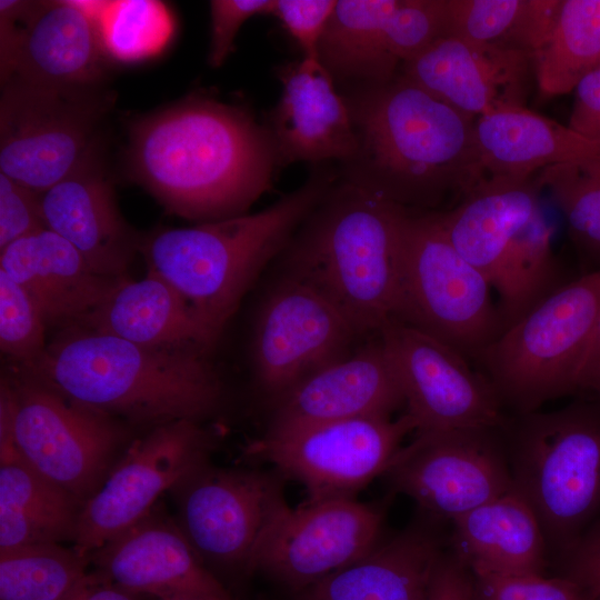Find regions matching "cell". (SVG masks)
<instances>
[{
    "mask_svg": "<svg viewBox=\"0 0 600 600\" xmlns=\"http://www.w3.org/2000/svg\"><path fill=\"white\" fill-rule=\"evenodd\" d=\"M416 431L412 418L368 417L269 427L247 456L270 463L307 491L306 502L353 498L386 474L404 438Z\"/></svg>",
    "mask_w": 600,
    "mask_h": 600,
    "instance_id": "8fae6325",
    "label": "cell"
},
{
    "mask_svg": "<svg viewBox=\"0 0 600 600\" xmlns=\"http://www.w3.org/2000/svg\"><path fill=\"white\" fill-rule=\"evenodd\" d=\"M46 320L29 293L0 269V347L12 366L31 372L41 362Z\"/></svg>",
    "mask_w": 600,
    "mask_h": 600,
    "instance_id": "74e56055",
    "label": "cell"
},
{
    "mask_svg": "<svg viewBox=\"0 0 600 600\" xmlns=\"http://www.w3.org/2000/svg\"><path fill=\"white\" fill-rule=\"evenodd\" d=\"M0 424L27 463L82 503L107 477L123 437L112 416L14 367L1 379Z\"/></svg>",
    "mask_w": 600,
    "mask_h": 600,
    "instance_id": "9c48e42d",
    "label": "cell"
},
{
    "mask_svg": "<svg viewBox=\"0 0 600 600\" xmlns=\"http://www.w3.org/2000/svg\"><path fill=\"white\" fill-rule=\"evenodd\" d=\"M398 0H337L319 59L344 87L392 80L399 64L388 49V22Z\"/></svg>",
    "mask_w": 600,
    "mask_h": 600,
    "instance_id": "4dcf8cb0",
    "label": "cell"
},
{
    "mask_svg": "<svg viewBox=\"0 0 600 600\" xmlns=\"http://www.w3.org/2000/svg\"><path fill=\"white\" fill-rule=\"evenodd\" d=\"M360 338L321 294L282 274L256 320L252 362L257 381L277 400L310 374L350 354Z\"/></svg>",
    "mask_w": 600,
    "mask_h": 600,
    "instance_id": "e0dca14e",
    "label": "cell"
},
{
    "mask_svg": "<svg viewBox=\"0 0 600 600\" xmlns=\"http://www.w3.org/2000/svg\"><path fill=\"white\" fill-rule=\"evenodd\" d=\"M402 207L340 178L282 253V274L330 302L361 338L398 321Z\"/></svg>",
    "mask_w": 600,
    "mask_h": 600,
    "instance_id": "3957f363",
    "label": "cell"
},
{
    "mask_svg": "<svg viewBox=\"0 0 600 600\" xmlns=\"http://www.w3.org/2000/svg\"><path fill=\"white\" fill-rule=\"evenodd\" d=\"M40 206L46 228L72 244L98 273L128 276L141 237L120 214L98 154L40 193Z\"/></svg>",
    "mask_w": 600,
    "mask_h": 600,
    "instance_id": "603a6c76",
    "label": "cell"
},
{
    "mask_svg": "<svg viewBox=\"0 0 600 600\" xmlns=\"http://www.w3.org/2000/svg\"><path fill=\"white\" fill-rule=\"evenodd\" d=\"M0 173L42 193L98 154L111 99L100 88L1 83Z\"/></svg>",
    "mask_w": 600,
    "mask_h": 600,
    "instance_id": "30bf717a",
    "label": "cell"
},
{
    "mask_svg": "<svg viewBox=\"0 0 600 600\" xmlns=\"http://www.w3.org/2000/svg\"><path fill=\"white\" fill-rule=\"evenodd\" d=\"M338 180L331 162L313 164L299 188L259 212L141 238L147 271L178 291L219 338L262 270Z\"/></svg>",
    "mask_w": 600,
    "mask_h": 600,
    "instance_id": "5b68a950",
    "label": "cell"
},
{
    "mask_svg": "<svg viewBox=\"0 0 600 600\" xmlns=\"http://www.w3.org/2000/svg\"><path fill=\"white\" fill-rule=\"evenodd\" d=\"M534 178L553 197L578 251L600 269V156L547 167Z\"/></svg>",
    "mask_w": 600,
    "mask_h": 600,
    "instance_id": "d590c367",
    "label": "cell"
},
{
    "mask_svg": "<svg viewBox=\"0 0 600 600\" xmlns=\"http://www.w3.org/2000/svg\"><path fill=\"white\" fill-rule=\"evenodd\" d=\"M443 553V542L432 526H411L296 594L298 600H428Z\"/></svg>",
    "mask_w": 600,
    "mask_h": 600,
    "instance_id": "484cf974",
    "label": "cell"
},
{
    "mask_svg": "<svg viewBox=\"0 0 600 600\" xmlns=\"http://www.w3.org/2000/svg\"><path fill=\"white\" fill-rule=\"evenodd\" d=\"M274 0H212L208 63L221 67L234 49L241 26L254 16L271 14Z\"/></svg>",
    "mask_w": 600,
    "mask_h": 600,
    "instance_id": "b9f144b4",
    "label": "cell"
},
{
    "mask_svg": "<svg viewBox=\"0 0 600 600\" xmlns=\"http://www.w3.org/2000/svg\"><path fill=\"white\" fill-rule=\"evenodd\" d=\"M530 53L456 37H441L398 74L471 118L506 107H526Z\"/></svg>",
    "mask_w": 600,
    "mask_h": 600,
    "instance_id": "ffe728a7",
    "label": "cell"
},
{
    "mask_svg": "<svg viewBox=\"0 0 600 600\" xmlns=\"http://www.w3.org/2000/svg\"><path fill=\"white\" fill-rule=\"evenodd\" d=\"M561 0H446L444 37L532 53L549 36Z\"/></svg>",
    "mask_w": 600,
    "mask_h": 600,
    "instance_id": "1f68e13d",
    "label": "cell"
},
{
    "mask_svg": "<svg viewBox=\"0 0 600 600\" xmlns=\"http://www.w3.org/2000/svg\"><path fill=\"white\" fill-rule=\"evenodd\" d=\"M336 4L337 0H274L271 16L298 43L303 58L319 59V44Z\"/></svg>",
    "mask_w": 600,
    "mask_h": 600,
    "instance_id": "60d3db41",
    "label": "cell"
},
{
    "mask_svg": "<svg viewBox=\"0 0 600 600\" xmlns=\"http://www.w3.org/2000/svg\"><path fill=\"white\" fill-rule=\"evenodd\" d=\"M503 430L512 489L557 556L600 518V402L512 414Z\"/></svg>",
    "mask_w": 600,
    "mask_h": 600,
    "instance_id": "8992f818",
    "label": "cell"
},
{
    "mask_svg": "<svg viewBox=\"0 0 600 600\" xmlns=\"http://www.w3.org/2000/svg\"><path fill=\"white\" fill-rule=\"evenodd\" d=\"M127 157L137 183L166 210L198 223L248 213L278 168L264 123L206 94L137 121Z\"/></svg>",
    "mask_w": 600,
    "mask_h": 600,
    "instance_id": "6da1fadb",
    "label": "cell"
},
{
    "mask_svg": "<svg viewBox=\"0 0 600 600\" xmlns=\"http://www.w3.org/2000/svg\"><path fill=\"white\" fill-rule=\"evenodd\" d=\"M576 396L600 402V319L578 373Z\"/></svg>",
    "mask_w": 600,
    "mask_h": 600,
    "instance_id": "7dc6e473",
    "label": "cell"
},
{
    "mask_svg": "<svg viewBox=\"0 0 600 600\" xmlns=\"http://www.w3.org/2000/svg\"><path fill=\"white\" fill-rule=\"evenodd\" d=\"M83 503L20 456L0 458V551L74 539Z\"/></svg>",
    "mask_w": 600,
    "mask_h": 600,
    "instance_id": "f546056e",
    "label": "cell"
},
{
    "mask_svg": "<svg viewBox=\"0 0 600 600\" xmlns=\"http://www.w3.org/2000/svg\"><path fill=\"white\" fill-rule=\"evenodd\" d=\"M484 176L532 178L547 167L600 156V140L526 107H506L474 122Z\"/></svg>",
    "mask_w": 600,
    "mask_h": 600,
    "instance_id": "83f0119b",
    "label": "cell"
},
{
    "mask_svg": "<svg viewBox=\"0 0 600 600\" xmlns=\"http://www.w3.org/2000/svg\"><path fill=\"white\" fill-rule=\"evenodd\" d=\"M214 440L200 421L154 427L134 440L83 503L73 549L90 557L152 510L159 497L208 466Z\"/></svg>",
    "mask_w": 600,
    "mask_h": 600,
    "instance_id": "7c38bea8",
    "label": "cell"
},
{
    "mask_svg": "<svg viewBox=\"0 0 600 600\" xmlns=\"http://www.w3.org/2000/svg\"><path fill=\"white\" fill-rule=\"evenodd\" d=\"M177 488L180 529L201 559L247 572L290 508L280 478L259 470L207 466Z\"/></svg>",
    "mask_w": 600,
    "mask_h": 600,
    "instance_id": "9a60e30c",
    "label": "cell"
},
{
    "mask_svg": "<svg viewBox=\"0 0 600 600\" xmlns=\"http://www.w3.org/2000/svg\"><path fill=\"white\" fill-rule=\"evenodd\" d=\"M452 523L451 552L469 570L543 573L548 554L543 532L513 489Z\"/></svg>",
    "mask_w": 600,
    "mask_h": 600,
    "instance_id": "f1b7e54d",
    "label": "cell"
},
{
    "mask_svg": "<svg viewBox=\"0 0 600 600\" xmlns=\"http://www.w3.org/2000/svg\"><path fill=\"white\" fill-rule=\"evenodd\" d=\"M378 334L400 378L416 434L506 426L509 416L491 382L459 351L399 321Z\"/></svg>",
    "mask_w": 600,
    "mask_h": 600,
    "instance_id": "2e32d148",
    "label": "cell"
},
{
    "mask_svg": "<svg viewBox=\"0 0 600 600\" xmlns=\"http://www.w3.org/2000/svg\"><path fill=\"white\" fill-rule=\"evenodd\" d=\"M531 57L542 96L573 91L600 66V0H561L549 36Z\"/></svg>",
    "mask_w": 600,
    "mask_h": 600,
    "instance_id": "836d02e7",
    "label": "cell"
},
{
    "mask_svg": "<svg viewBox=\"0 0 600 600\" xmlns=\"http://www.w3.org/2000/svg\"><path fill=\"white\" fill-rule=\"evenodd\" d=\"M382 511L354 498L289 508L261 547L262 571L298 593L368 554L378 543Z\"/></svg>",
    "mask_w": 600,
    "mask_h": 600,
    "instance_id": "ac0fdd59",
    "label": "cell"
},
{
    "mask_svg": "<svg viewBox=\"0 0 600 600\" xmlns=\"http://www.w3.org/2000/svg\"><path fill=\"white\" fill-rule=\"evenodd\" d=\"M402 406L400 378L381 338L374 334L277 399L270 426L392 417Z\"/></svg>",
    "mask_w": 600,
    "mask_h": 600,
    "instance_id": "7402d4cb",
    "label": "cell"
},
{
    "mask_svg": "<svg viewBox=\"0 0 600 600\" xmlns=\"http://www.w3.org/2000/svg\"><path fill=\"white\" fill-rule=\"evenodd\" d=\"M568 127L586 138L600 140V66L576 87Z\"/></svg>",
    "mask_w": 600,
    "mask_h": 600,
    "instance_id": "f6af8a7d",
    "label": "cell"
},
{
    "mask_svg": "<svg viewBox=\"0 0 600 600\" xmlns=\"http://www.w3.org/2000/svg\"><path fill=\"white\" fill-rule=\"evenodd\" d=\"M80 327L144 347L208 353L219 339L178 291L149 271L119 280Z\"/></svg>",
    "mask_w": 600,
    "mask_h": 600,
    "instance_id": "d4e9b609",
    "label": "cell"
},
{
    "mask_svg": "<svg viewBox=\"0 0 600 600\" xmlns=\"http://www.w3.org/2000/svg\"><path fill=\"white\" fill-rule=\"evenodd\" d=\"M183 600H198V599H183Z\"/></svg>",
    "mask_w": 600,
    "mask_h": 600,
    "instance_id": "681fc988",
    "label": "cell"
},
{
    "mask_svg": "<svg viewBox=\"0 0 600 600\" xmlns=\"http://www.w3.org/2000/svg\"><path fill=\"white\" fill-rule=\"evenodd\" d=\"M428 600H476L471 572L452 552L438 561Z\"/></svg>",
    "mask_w": 600,
    "mask_h": 600,
    "instance_id": "bcb514c9",
    "label": "cell"
},
{
    "mask_svg": "<svg viewBox=\"0 0 600 600\" xmlns=\"http://www.w3.org/2000/svg\"><path fill=\"white\" fill-rule=\"evenodd\" d=\"M27 373L90 408L154 427L202 422L223 393L208 352L144 347L86 327L64 329Z\"/></svg>",
    "mask_w": 600,
    "mask_h": 600,
    "instance_id": "277c9868",
    "label": "cell"
},
{
    "mask_svg": "<svg viewBox=\"0 0 600 600\" xmlns=\"http://www.w3.org/2000/svg\"><path fill=\"white\" fill-rule=\"evenodd\" d=\"M538 181L487 176L451 209L434 210L457 251L491 283L514 237L540 210Z\"/></svg>",
    "mask_w": 600,
    "mask_h": 600,
    "instance_id": "4316f807",
    "label": "cell"
},
{
    "mask_svg": "<svg viewBox=\"0 0 600 600\" xmlns=\"http://www.w3.org/2000/svg\"><path fill=\"white\" fill-rule=\"evenodd\" d=\"M90 558L60 543L0 551V600H71L87 582Z\"/></svg>",
    "mask_w": 600,
    "mask_h": 600,
    "instance_id": "e575fe53",
    "label": "cell"
},
{
    "mask_svg": "<svg viewBox=\"0 0 600 600\" xmlns=\"http://www.w3.org/2000/svg\"><path fill=\"white\" fill-rule=\"evenodd\" d=\"M277 76L282 90L264 126L278 168L348 160L356 150L350 112L321 61L302 57L281 66Z\"/></svg>",
    "mask_w": 600,
    "mask_h": 600,
    "instance_id": "44dd1931",
    "label": "cell"
},
{
    "mask_svg": "<svg viewBox=\"0 0 600 600\" xmlns=\"http://www.w3.org/2000/svg\"><path fill=\"white\" fill-rule=\"evenodd\" d=\"M341 93L356 136L353 154L338 166L342 181L406 209L434 211L486 177L476 119L406 78Z\"/></svg>",
    "mask_w": 600,
    "mask_h": 600,
    "instance_id": "7a4b0ae2",
    "label": "cell"
},
{
    "mask_svg": "<svg viewBox=\"0 0 600 600\" xmlns=\"http://www.w3.org/2000/svg\"><path fill=\"white\" fill-rule=\"evenodd\" d=\"M470 572L476 600H590L579 583L561 574Z\"/></svg>",
    "mask_w": 600,
    "mask_h": 600,
    "instance_id": "ab89813d",
    "label": "cell"
},
{
    "mask_svg": "<svg viewBox=\"0 0 600 600\" xmlns=\"http://www.w3.org/2000/svg\"><path fill=\"white\" fill-rule=\"evenodd\" d=\"M0 269L29 293L47 326L63 329L82 326L122 279L98 273L72 244L47 228L1 250Z\"/></svg>",
    "mask_w": 600,
    "mask_h": 600,
    "instance_id": "cb8c5ba5",
    "label": "cell"
},
{
    "mask_svg": "<svg viewBox=\"0 0 600 600\" xmlns=\"http://www.w3.org/2000/svg\"><path fill=\"white\" fill-rule=\"evenodd\" d=\"M94 571L158 600H232L180 527L152 510L90 554Z\"/></svg>",
    "mask_w": 600,
    "mask_h": 600,
    "instance_id": "d6986e66",
    "label": "cell"
},
{
    "mask_svg": "<svg viewBox=\"0 0 600 600\" xmlns=\"http://www.w3.org/2000/svg\"><path fill=\"white\" fill-rule=\"evenodd\" d=\"M503 428L418 433L386 474L432 520L452 522L512 490Z\"/></svg>",
    "mask_w": 600,
    "mask_h": 600,
    "instance_id": "4fadbf2b",
    "label": "cell"
},
{
    "mask_svg": "<svg viewBox=\"0 0 600 600\" xmlns=\"http://www.w3.org/2000/svg\"><path fill=\"white\" fill-rule=\"evenodd\" d=\"M99 24L110 60L140 61L158 54L172 37L173 19L159 1H100Z\"/></svg>",
    "mask_w": 600,
    "mask_h": 600,
    "instance_id": "8d00e7d4",
    "label": "cell"
},
{
    "mask_svg": "<svg viewBox=\"0 0 600 600\" xmlns=\"http://www.w3.org/2000/svg\"><path fill=\"white\" fill-rule=\"evenodd\" d=\"M554 228L541 208L514 237L491 279L506 329L566 282L552 251Z\"/></svg>",
    "mask_w": 600,
    "mask_h": 600,
    "instance_id": "d6a6232c",
    "label": "cell"
},
{
    "mask_svg": "<svg viewBox=\"0 0 600 600\" xmlns=\"http://www.w3.org/2000/svg\"><path fill=\"white\" fill-rule=\"evenodd\" d=\"M71 600H144V596L129 591L93 570Z\"/></svg>",
    "mask_w": 600,
    "mask_h": 600,
    "instance_id": "c3c4849f",
    "label": "cell"
},
{
    "mask_svg": "<svg viewBox=\"0 0 600 600\" xmlns=\"http://www.w3.org/2000/svg\"><path fill=\"white\" fill-rule=\"evenodd\" d=\"M556 559L561 576L579 583L590 600H600V518Z\"/></svg>",
    "mask_w": 600,
    "mask_h": 600,
    "instance_id": "ee69618b",
    "label": "cell"
},
{
    "mask_svg": "<svg viewBox=\"0 0 600 600\" xmlns=\"http://www.w3.org/2000/svg\"><path fill=\"white\" fill-rule=\"evenodd\" d=\"M491 289L449 241L433 211L403 209L399 322L476 360L506 330Z\"/></svg>",
    "mask_w": 600,
    "mask_h": 600,
    "instance_id": "ba28073f",
    "label": "cell"
},
{
    "mask_svg": "<svg viewBox=\"0 0 600 600\" xmlns=\"http://www.w3.org/2000/svg\"><path fill=\"white\" fill-rule=\"evenodd\" d=\"M100 1H0L1 83L100 88L109 59Z\"/></svg>",
    "mask_w": 600,
    "mask_h": 600,
    "instance_id": "5bb4252c",
    "label": "cell"
},
{
    "mask_svg": "<svg viewBox=\"0 0 600 600\" xmlns=\"http://www.w3.org/2000/svg\"><path fill=\"white\" fill-rule=\"evenodd\" d=\"M42 229L40 193L0 173V251Z\"/></svg>",
    "mask_w": 600,
    "mask_h": 600,
    "instance_id": "7bdbcfd3",
    "label": "cell"
},
{
    "mask_svg": "<svg viewBox=\"0 0 600 600\" xmlns=\"http://www.w3.org/2000/svg\"><path fill=\"white\" fill-rule=\"evenodd\" d=\"M600 319V269L566 282L507 328L474 360L512 414L576 396L578 373Z\"/></svg>",
    "mask_w": 600,
    "mask_h": 600,
    "instance_id": "52a82bcc",
    "label": "cell"
},
{
    "mask_svg": "<svg viewBox=\"0 0 600 600\" xmlns=\"http://www.w3.org/2000/svg\"><path fill=\"white\" fill-rule=\"evenodd\" d=\"M444 33L446 0H398L388 22L390 56L401 67Z\"/></svg>",
    "mask_w": 600,
    "mask_h": 600,
    "instance_id": "f35d334b",
    "label": "cell"
}]
</instances>
